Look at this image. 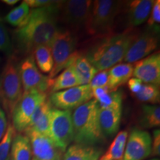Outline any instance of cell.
<instances>
[{
    "label": "cell",
    "mask_w": 160,
    "mask_h": 160,
    "mask_svg": "<svg viewBox=\"0 0 160 160\" xmlns=\"http://www.w3.org/2000/svg\"><path fill=\"white\" fill-rule=\"evenodd\" d=\"M60 1L30 11L26 22L16 30L15 41L20 51L32 54L37 47L50 45L57 32Z\"/></svg>",
    "instance_id": "cell-1"
},
{
    "label": "cell",
    "mask_w": 160,
    "mask_h": 160,
    "mask_svg": "<svg viewBox=\"0 0 160 160\" xmlns=\"http://www.w3.org/2000/svg\"><path fill=\"white\" fill-rule=\"evenodd\" d=\"M137 33L127 30L121 33L103 36L91 46L85 57L98 71H108L123 61Z\"/></svg>",
    "instance_id": "cell-2"
},
{
    "label": "cell",
    "mask_w": 160,
    "mask_h": 160,
    "mask_svg": "<svg viewBox=\"0 0 160 160\" xmlns=\"http://www.w3.org/2000/svg\"><path fill=\"white\" fill-rule=\"evenodd\" d=\"M99 110L95 99H91L74 110L72 122L75 143L97 146L105 139L99 126Z\"/></svg>",
    "instance_id": "cell-3"
},
{
    "label": "cell",
    "mask_w": 160,
    "mask_h": 160,
    "mask_svg": "<svg viewBox=\"0 0 160 160\" xmlns=\"http://www.w3.org/2000/svg\"><path fill=\"white\" fill-rule=\"evenodd\" d=\"M122 7V2L112 0H96L93 2L89 17L85 24L87 33L90 35L110 34L117 16Z\"/></svg>",
    "instance_id": "cell-4"
},
{
    "label": "cell",
    "mask_w": 160,
    "mask_h": 160,
    "mask_svg": "<svg viewBox=\"0 0 160 160\" xmlns=\"http://www.w3.org/2000/svg\"><path fill=\"white\" fill-rule=\"evenodd\" d=\"M23 94L19 65L11 57L0 73V103L8 117Z\"/></svg>",
    "instance_id": "cell-5"
},
{
    "label": "cell",
    "mask_w": 160,
    "mask_h": 160,
    "mask_svg": "<svg viewBox=\"0 0 160 160\" xmlns=\"http://www.w3.org/2000/svg\"><path fill=\"white\" fill-rule=\"evenodd\" d=\"M77 37L69 30H58L50 47L53 60V67L48 77L53 79L64 69L71 66L79 53L76 50Z\"/></svg>",
    "instance_id": "cell-6"
},
{
    "label": "cell",
    "mask_w": 160,
    "mask_h": 160,
    "mask_svg": "<svg viewBox=\"0 0 160 160\" xmlns=\"http://www.w3.org/2000/svg\"><path fill=\"white\" fill-rule=\"evenodd\" d=\"M49 137L64 153L73 141L71 111L52 108L49 116Z\"/></svg>",
    "instance_id": "cell-7"
},
{
    "label": "cell",
    "mask_w": 160,
    "mask_h": 160,
    "mask_svg": "<svg viewBox=\"0 0 160 160\" xmlns=\"http://www.w3.org/2000/svg\"><path fill=\"white\" fill-rule=\"evenodd\" d=\"M47 98V93L34 90L24 92L11 114V125L15 131L21 133L28 128L35 110Z\"/></svg>",
    "instance_id": "cell-8"
},
{
    "label": "cell",
    "mask_w": 160,
    "mask_h": 160,
    "mask_svg": "<svg viewBox=\"0 0 160 160\" xmlns=\"http://www.w3.org/2000/svg\"><path fill=\"white\" fill-rule=\"evenodd\" d=\"M19 71L23 93L33 90L45 93L49 91L50 78L40 72L32 54L19 64Z\"/></svg>",
    "instance_id": "cell-9"
},
{
    "label": "cell",
    "mask_w": 160,
    "mask_h": 160,
    "mask_svg": "<svg viewBox=\"0 0 160 160\" xmlns=\"http://www.w3.org/2000/svg\"><path fill=\"white\" fill-rule=\"evenodd\" d=\"M92 97L89 85H83L52 93L49 99L55 108L71 111L90 101Z\"/></svg>",
    "instance_id": "cell-10"
},
{
    "label": "cell",
    "mask_w": 160,
    "mask_h": 160,
    "mask_svg": "<svg viewBox=\"0 0 160 160\" xmlns=\"http://www.w3.org/2000/svg\"><path fill=\"white\" fill-rule=\"evenodd\" d=\"M93 2L91 0L60 1L59 19L72 27L85 25Z\"/></svg>",
    "instance_id": "cell-11"
},
{
    "label": "cell",
    "mask_w": 160,
    "mask_h": 160,
    "mask_svg": "<svg viewBox=\"0 0 160 160\" xmlns=\"http://www.w3.org/2000/svg\"><path fill=\"white\" fill-rule=\"evenodd\" d=\"M152 137L148 131L133 129L126 142L122 160H144L151 156Z\"/></svg>",
    "instance_id": "cell-12"
},
{
    "label": "cell",
    "mask_w": 160,
    "mask_h": 160,
    "mask_svg": "<svg viewBox=\"0 0 160 160\" xmlns=\"http://www.w3.org/2000/svg\"><path fill=\"white\" fill-rule=\"evenodd\" d=\"M157 33L151 31L135 36L123 61L126 63H135L143 58L151 55L158 47Z\"/></svg>",
    "instance_id": "cell-13"
},
{
    "label": "cell",
    "mask_w": 160,
    "mask_h": 160,
    "mask_svg": "<svg viewBox=\"0 0 160 160\" xmlns=\"http://www.w3.org/2000/svg\"><path fill=\"white\" fill-rule=\"evenodd\" d=\"M31 142L32 159L36 160H62L63 153L58 148L48 136L33 131L24 132Z\"/></svg>",
    "instance_id": "cell-14"
},
{
    "label": "cell",
    "mask_w": 160,
    "mask_h": 160,
    "mask_svg": "<svg viewBox=\"0 0 160 160\" xmlns=\"http://www.w3.org/2000/svg\"><path fill=\"white\" fill-rule=\"evenodd\" d=\"M133 76L142 83L159 85L160 83V53L156 51L133 65Z\"/></svg>",
    "instance_id": "cell-15"
},
{
    "label": "cell",
    "mask_w": 160,
    "mask_h": 160,
    "mask_svg": "<svg viewBox=\"0 0 160 160\" xmlns=\"http://www.w3.org/2000/svg\"><path fill=\"white\" fill-rule=\"evenodd\" d=\"M153 1L133 0L127 2L126 17L130 28H134L143 24L148 19Z\"/></svg>",
    "instance_id": "cell-16"
},
{
    "label": "cell",
    "mask_w": 160,
    "mask_h": 160,
    "mask_svg": "<svg viewBox=\"0 0 160 160\" xmlns=\"http://www.w3.org/2000/svg\"><path fill=\"white\" fill-rule=\"evenodd\" d=\"M122 118V107L99 108V122L104 137H112L119 131Z\"/></svg>",
    "instance_id": "cell-17"
},
{
    "label": "cell",
    "mask_w": 160,
    "mask_h": 160,
    "mask_svg": "<svg viewBox=\"0 0 160 160\" xmlns=\"http://www.w3.org/2000/svg\"><path fill=\"white\" fill-rule=\"evenodd\" d=\"M52 108L51 101L48 97L35 110L31 122L25 131H33L49 137V116Z\"/></svg>",
    "instance_id": "cell-18"
},
{
    "label": "cell",
    "mask_w": 160,
    "mask_h": 160,
    "mask_svg": "<svg viewBox=\"0 0 160 160\" xmlns=\"http://www.w3.org/2000/svg\"><path fill=\"white\" fill-rule=\"evenodd\" d=\"M103 150L99 146L72 144L64 152L62 160H99Z\"/></svg>",
    "instance_id": "cell-19"
},
{
    "label": "cell",
    "mask_w": 160,
    "mask_h": 160,
    "mask_svg": "<svg viewBox=\"0 0 160 160\" xmlns=\"http://www.w3.org/2000/svg\"><path fill=\"white\" fill-rule=\"evenodd\" d=\"M108 71V87L111 91H117L120 86L127 83L133 77V65L130 63H119Z\"/></svg>",
    "instance_id": "cell-20"
},
{
    "label": "cell",
    "mask_w": 160,
    "mask_h": 160,
    "mask_svg": "<svg viewBox=\"0 0 160 160\" xmlns=\"http://www.w3.org/2000/svg\"><path fill=\"white\" fill-rule=\"evenodd\" d=\"M92 97L94 98L99 108L122 107V93L120 91H111L108 86L91 90Z\"/></svg>",
    "instance_id": "cell-21"
},
{
    "label": "cell",
    "mask_w": 160,
    "mask_h": 160,
    "mask_svg": "<svg viewBox=\"0 0 160 160\" xmlns=\"http://www.w3.org/2000/svg\"><path fill=\"white\" fill-rule=\"evenodd\" d=\"M81 85L76 73L71 66L64 69L53 79H50V89L51 93L63 91Z\"/></svg>",
    "instance_id": "cell-22"
},
{
    "label": "cell",
    "mask_w": 160,
    "mask_h": 160,
    "mask_svg": "<svg viewBox=\"0 0 160 160\" xmlns=\"http://www.w3.org/2000/svg\"><path fill=\"white\" fill-rule=\"evenodd\" d=\"M71 66L74 70L81 85H89L93 77L98 72L85 56L82 55L81 53H78Z\"/></svg>",
    "instance_id": "cell-23"
},
{
    "label": "cell",
    "mask_w": 160,
    "mask_h": 160,
    "mask_svg": "<svg viewBox=\"0 0 160 160\" xmlns=\"http://www.w3.org/2000/svg\"><path fill=\"white\" fill-rule=\"evenodd\" d=\"M32 150L28 137L22 133L15 135L12 142L11 160H32Z\"/></svg>",
    "instance_id": "cell-24"
},
{
    "label": "cell",
    "mask_w": 160,
    "mask_h": 160,
    "mask_svg": "<svg viewBox=\"0 0 160 160\" xmlns=\"http://www.w3.org/2000/svg\"><path fill=\"white\" fill-rule=\"evenodd\" d=\"M127 131H122L117 133L105 153L99 160H119L122 159L124 151L128 138Z\"/></svg>",
    "instance_id": "cell-25"
},
{
    "label": "cell",
    "mask_w": 160,
    "mask_h": 160,
    "mask_svg": "<svg viewBox=\"0 0 160 160\" xmlns=\"http://www.w3.org/2000/svg\"><path fill=\"white\" fill-rule=\"evenodd\" d=\"M34 61L37 68L44 73H50L53 67V60L50 45L39 46L33 51Z\"/></svg>",
    "instance_id": "cell-26"
},
{
    "label": "cell",
    "mask_w": 160,
    "mask_h": 160,
    "mask_svg": "<svg viewBox=\"0 0 160 160\" xmlns=\"http://www.w3.org/2000/svg\"><path fill=\"white\" fill-rule=\"evenodd\" d=\"M30 11L31 10H30L29 6L25 2V1H23L22 3L8 13L4 19L7 23L19 28L26 22L28 18Z\"/></svg>",
    "instance_id": "cell-27"
},
{
    "label": "cell",
    "mask_w": 160,
    "mask_h": 160,
    "mask_svg": "<svg viewBox=\"0 0 160 160\" xmlns=\"http://www.w3.org/2000/svg\"><path fill=\"white\" fill-rule=\"evenodd\" d=\"M141 123L144 127L157 128L160 125V108L157 105L145 104L142 107Z\"/></svg>",
    "instance_id": "cell-28"
},
{
    "label": "cell",
    "mask_w": 160,
    "mask_h": 160,
    "mask_svg": "<svg viewBox=\"0 0 160 160\" xmlns=\"http://www.w3.org/2000/svg\"><path fill=\"white\" fill-rule=\"evenodd\" d=\"M134 97L142 102L148 103V105H156L159 102L160 92L159 85L143 83L139 91L134 94Z\"/></svg>",
    "instance_id": "cell-29"
},
{
    "label": "cell",
    "mask_w": 160,
    "mask_h": 160,
    "mask_svg": "<svg viewBox=\"0 0 160 160\" xmlns=\"http://www.w3.org/2000/svg\"><path fill=\"white\" fill-rule=\"evenodd\" d=\"M15 135V129L11 124H9L3 137L0 140V160H10L12 142Z\"/></svg>",
    "instance_id": "cell-30"
},
{
    "label": "cell",
    "mask_w": 160,
    "mask_h": 160,
    "mask_svg": "<svg viewBox=\"0 0 160 160\" xmlns=\"http://www.w3.org/2000/svg\"><path fill=\"white\" fill-rule=\"evenodd\" d=\"M0 52L11 57L13 53V44L5 21L0 17Z\"/></svg>",
    "instance_id": "cell-31"
},
{
    "label": "cell",
    "mask_w": 160,
    "mask_h": 160,
    "mask_svg": "<svg viewBox=\"0 0 160 160\" xmlns=\"http://www.w3.org/2000/svg\"><path fill=\"white\" fill-rule=\"evenodd\" d=\"M149 19H148L147 24L149 31L155 33H159L160 24V1H153L152 9L150 13Z\"/></svg>",
    "instance_id": "cell-32"
},
{
    "label": "cell",
    "mask_w": 160,
    "mask_h": 160,
    "mask_svg": "<svg viewBox=\"0 0 160 160\" xmlns=\"http://www.w3.org/2000/svg\"><path fill=\"white\" fill-rule=\"evenodd\" d=\"M108 85V71H98L89 84L91 90L98 88L106 87Z\"/></svg>",
    "instance_id": "cell-33"
},
{
    "label": "cell",
    "mask_w": 160,
    "mask_h": 160,
    "mask_svg": "<svg viewBox=\"0 0 160 160\" xmlns=\"http://www.w3.org/2000/svg\"><path fill=\"white\" fill-rule=\"evenodd\" d=\"M160 154V130L156 129L153 131L151 143V157H159Z\"/></svg>",
    "instance_id": "cell-34"
},
{
    "label": "cell",
    "mask_w": 160,
    "mask_h": 160,
    "mask_svg": "<svg viewBox=\"0 0 160 160\" xmlns=\"http://www.w3.org/2000/svg\"><path fill=\"white\" fill-rule=\"evenodd\" d=\"M55 1H50V0H25V2L33 9L45 7V6L51 5Z\"/></svg>",
    "instance_id": "cell-35"
},
{
    "label": "cell",
    "mask_w": 160,
    "mask_h": 160,
    "mask_svg": "<svg viewBox=\"0 0 160 160\" xmlns=\"http://www.w3.org/2000/svg\"><path fill=\"white\" fill-rule=\"evenodd\" d=\"M128 88L132 93H133V95L137 93L139 91L140 88H141L142 85V82L139 79L137 78L133 77L131 78L128 81Z\"/></svg>",
    "instance_id": "cell-36"
},
{
    "label": "cell",
    "mask_w": 160,
    "mask_h": 160,
    "mask_svg": "<svg viewBox=\"0 0 160 160\" xmlns=\"http://www.w3.org/2000/svg\"><path fill=\"white\" fill-rule=\"evenodd\" d=\"M8 125V124L7 117H6L5 111H3L2 108L0 105V140L2 139V138L5 134Z\"/></svg>",
    "instance_id": "cell-37"
},
{
    "label": "cell",
    "mask_w": 160,
    "mask_h": 160,
    "mask_svg": "<svg viewBox=\"0 0 160 160\" xmlns=\"http://www.w3.org/2000/svg\"><path fill=\"white\" fill-rule=\"evenodd\" d=\"M2 2L8 5H14L17 3L19 2L18 0H3Z\"/></svg>",
    "instance_id": "cell-38"
},
{
    "label": "cell",
    "mask_w": 160,
    "mask_h": 160,
    "mask_svg": "<svg viewBox=\"0 0 160 160\" xmlns=\"http://www.w3.org/2000/svg\"><path fill=\"white\" fill-rule=\"evenodd\" d=\"M151 160H159V159H157V158H154V159H152Z\"/></svg>",
    "instance_id": "cell-39"
},
{
    "label": "cell",
    "mask_w": 160,
    "mask_h": 160,
    "mask_svg": "<svg viewBox=\"0 0 160 160\" xmlns=\"http://www.w3.org/2000/svg\"><path fill=\"white\" fill-rule=\"evenodd\" d=\"M2 61V59H1V57H0V62H1Z\"/></svg>",
    "instance_id": "cell-40"
},
{
    "label": "cell",
    "mask_w": 160,
    "mask_h": 160,
    "mask_svg": "<svg viewBox=\"0 0 160 160\" xmlns=\"http://www.w3.org/2000/svg\"><path fill=\"white\" fill-rule=\"evenodd\" d=\"M32 160H36V159H32Z\"/></svg>",
    "instance_id": "cell-41"
},
{
    "label": "cell",
    "mask_w": 160,
    "mask_h": 160,
    "mask_svg": "<svg viewBox=\"0 0 160 160\" xmlns=\"http://www.w3.org/2000/svg\"><path fill=\"white\" fill-rule=\"evenodd\" d=\"M119 160H122V159H119Z\"/></svg>",
    "instance_id": "cell-42"
}]
</instances>
